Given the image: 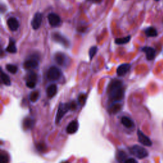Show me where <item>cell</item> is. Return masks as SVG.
Instances as JSON below:
<instances>
[{
  "label": "cell",
  "mask_w": 163,
  "mask_h": 163,
  "mask_svg": "<svg viewBox=\"0 0 163 163\" xmlns=\"http://www.w3.org/2000/svg\"><path fill=\"white\" fill-rule=\"evenodd\" d=\"M109 99L116 103L123 99L124 97V88L123 84L119 80H113L107 89Z\"/></svg>",
  "instance_id": "6da1fadb"
},
{
  "label": "cell",
  "mask_w": 163,
  "mask_h": 163,
  "mask_svg": "<svg viewBox=\"0 0 163 163\" xmlns=\"http://www.w3.org/2000/svg\"><path fill=\"white\" fill-rule=\"evenodd\" d=\"M76 108V104L75 102L70 103H60L56 115V122L58 124L60 120L63 119L64 115L70 110H75Z\"/></svg>",
  "instance_id": "7a4b0ae2"
},
{
  "label": "cell",
  "mask_w": 163,
  "mask_h": 163,
  "mask_svg": "<svg viewBox=\"0 0 163 163\" xmlns=\"http://www.w3.org/2000/svg\"><path fill=\"white\" fill-rule=\"evenodd\" d=\"M130 151L133 155L138 159L145 158L148 155L147 151L145 148L138 145H135L131 147L130 148Z\"/></svg>",
  "instance_id": "3957f363"
},
{
  "label": "cell",
  "mask_w": 163,
  "mask_h": 163,
  "mask_svg": "<svg viewBox=\"0 0 163 163\" xmlns=\"http://www.w3.org/2000/svg\"><path fill=\"white\" fill-rule=\"evenodd\" d=\"M47 77L50 81H56L58 80L61 77V72L57 67L52 66L48 70Z\"/></svg>",
  "instance_id": "277c9868"
},
{
  "label": "cell",
  "mask_w": 163,
  "mask_h": 163,
  "mask_svg": "<svg viewBox=\"0 0 163 163\" xmlns=\"http://www.w3.org/2000/svg\"><path fill=\"white\" fill-rule=\"evenodd\" d=\"M42 20H43V16L42 13L39 12L36 13L31 21L32 28L35 30L38 29L40 28V27L41 26V24H42Z\"/></svg>",
  "instance_id": "5b68a950"
},
{
  "label": "cell",
  "mask_w": 163,
  "mask_h": 163,
  "mask_svg": "<svg viewBox=\"0 0 163 163\" xmlns=\"http://www.w3.org/2000/svg\"><path fill=\"white\" fill-rule=\"evenodd\" d=\"M138 141L141 144H143L147 147H151L152 145V141L148 138V137L145 134L143 133V132L140 130H138Z\"/></svg>",
  "instance_id": "8992f818"
},
{
  "label": "cell",
  "mask_w": 163,
  "mask_h": 163,
  "mask_svg": "<svg viewBox=\"0 0 163 163\" xmlns=\"http://www.w3.org/2000/svg\"><path fill=\"white\" fill-rule=\"evenodd\" d=\"M48 20L50 25L52 27L58 26L61 24L60 17L54 13H50L48 16Z\"/></svg>",
  "instance_id": "52a82bcc"
},
{
  "label": "cell",
  "mask_w": 163,
  "mask_h": 163,
  "mask_svg": "<svg viewBox=\"0 0 163 163\" xmlns=\"http://www.w3.org/2000/svg\"><path fill=\"white\" fill-rule=\"evenodd\" d=\"M52 38L54 41H55V42L62 44L64 47H68L70 45L69 41L65 37H64L63 35H60V34L59 33H54L52 35Z\"/></svg>",
  "instance_id": "ba28073f"
},
{
  "label": "cell",
  "mask_w": 163,
  "mask_h": 163,
  "mask_svg": "<svg viewBox=\"0 0 163 163\" xmlns=\"http://www.w3.org/2000/svg\"><path fill=\"white\" fill-rule=\"evenodd\" d=\"M9 28L12 31H15L19 28V23L16 17H10L7 20Z\"/></svg>",
  "instance_id": "9c48e42d"
},
{
  "label": "cell",
  "mask_w": 163,
  "mask_h": 163,
  "mask_svg": "<svg viewBox=\"0 0 163 163\" xmlns=\"http://www.w3.org/2000/svg\"><path fill=\"white\" fill-rule=\"evenodd\" d=\"M79 124L77 120H73L66 127V132L68 134H74L78 130Z\"/></svg>",
  "instance_id": "30bf717a"
},
{
  "label": "cell",
  "mask_w": 163,
  "mask_h": 163,
  "mask_svg": "<svg viewBox=\"0 0 163 163\" xmlns=\"http://www.w3.org/2000/svg\"><path fill=\"white\" fill-rule=\"evenodd\" d=\"M142 51H144L146 54V57L147 60H153L155 56V50L152 47H145L142 49Z\"/></svg>",
  "instance_id": "8fae6325"
},
{
  "label": "cell",
  "mask_w": 163,
  "mask_h": 163,
  "mask_svg": "<svg viewBox=\"0 0 163 163\" xmlns=\"http://www.w3.org/2000/svg\"><path fill=\"white\" fill-rule=\"evenodd\" d=\"M131 68V65L130 64H122L120 65L117 69V73L119 76L122 77L124 76L129 71Z\"/></svg>",
  "instance_id": "7c38bea8"
},
{
  "label": "cell",
  "mask_w": 163,
  "mask_h": 163,
  "mask_svg": "<svg viewBox=\"0 0 163 163\" xmlns=\"http://www.w3.org/2000/svg\"><path fill=\"white\" fill-rule=\"evenodd\" d=\"M38 66V61L35 59H30L26 61L24 63V67L26 69L35 68Z\"/></svg>",
  "instance_id": "4fadbf2b"
},
{
  "label": "cell",
  "mask_w": 163,
  "mask_h": 163,
  "mask_svg": "<svg viewBox=\"0 0 163 163\" xmlns=\"http://www.w3.org/2000/svg\"><path fill=\"white\" fill-rule=\"evenodd\" d=\"M57 92V87L56 84H51L47 87V96L49 98H52L54 96H56Z\"/></svg>",
  "instance_id": "5bb4252c"
},
{
  "label": "cell",
  "mask_w": 163,
  "mask_h": 163,
  "mask_svg": "<svg viewBox=\"0 0 163 163\" xmlns=\"http://www.w3.org/2000/svg\"><path fill=\"white\" fill-rule=\"evenodd\" d=\"M6 51L10 53H13V54H15L17 52V47L16 45V42L12 38H10L9 44L8 47H6Z\"/></svg>",
  "instance_id": "9a60e30c"
},
{
  "label": "cell",
  "mask_w": 163,
  "mask_h": 163,
  "mask_svg": "<svg viewBox=\"0 0 163 163\" xmlns=\"http://www.w3.org/2000/svg\"><path fill=\"white\" fill-rule=\"evenodd\" d=\"M55 60L58 64L63 66L66 61V56L63 53H57L55 56Z\"/></svg>",
  "instance_id": "2e32d148"
},
{
  "label": "cell",
  "mask_w": 163,
  "mask_h": 163,
  "mask_svg": "<svg viewBox=\"0 0 163 163\" xmlns=\"http://www.w3.org/2000/svg\"><path fill=\"white\" fill-rule=\"evenodd\" d=\"M121 122L122 125L127 128H131L134 126L133 121L127 117H123L121 119Z\"/></svg>",
  "instance_id": "e0dca14e"
},
{
  "label": "cell",
  "mask_w": 163,
  "mask_h": 163,
  "mask_svg": "<svg viewBox=\"0 0 163 163\" xmlns=\"http://www.w3.org/2000/svg\"><path fill=\"white\" fill-rule=\"evenodd\" d=\"M145 35L148 37H155L158 35V31L153 27H150L148 28L145 31Z\"/></svg>",
  "instance_id": "ac0fdd59"
},
{
  "label": "cell",
  "mask_w": 163,
  "mask_h": 163,
  "mask_svg": "<svg viewBox=\"0 0 163 163\" xmlns=\"http://www.w3.org/2000/svg\"><path fill=\"white\" fill-rule=\"evenodd\" d=\"M131 40V36H127L124 38H116L115 40V43L117 45H122V44H126L130 42Z\"/></svg>",
  "instance_id": "d6986e66"
},
{
  "label": "cell",
  "mask_w": 163,
  "mask_h": 163,
  "mask_svg": "<svg viewBox=\"0 0 163 163\" xmlns=\"http://www.w3.org/2000/svg\"><path fill=\"white\" fill-rule=\"evenodd\" d=\"M1 78H2V81L5 85H11V82L10 80V78L9 77L8 75H6L5 73L3 71H2V74H1Z\"/></svg>",
  "instance_id": "ffe728a7"
},
{
  "label": "cell",
  "mask_w": 163,
  "mask_h": 163,
  "mask_svg": "<svg viewBox=\"0 0 163 163\" xmlns=\"http://www.w3.org/2000/svg\"><path fill=\"white\" fill-rule=\"evenodd\" d=\"M23 124L24 127L26 130H29V129H31L34 126V120L31 119L27 118L24 120Z\"/></svg>",
  "instance_id": "44dd1931"
},
{
  "label": "cell",
  "mask_w": 163,
  "mask_h": 163,
  "mask_svg": "<svg viewBox=\"0 0 163 163\" xmlns=\"http://www.w3.org/2000/svg\"><path fill=\"white\" fill-rule=\"evenodd\" d=\"M39 97H40L39 92L37 91H33L29 95V100L31 102H33V103H35V102L37 101V100L38 99Z\"/></svg>",
  "instance_id": "7402d4cb"
},
{
  "label": "cell",
  "mask_w": 163,
  "mask_h": 163,
  "mask_svg": "<svg viewBox=\"0 0 163 163\" xmlns=\"http://www.w3.org/2000/svg\"><path fill=\"white\" fill-rule=\"evenodd\" d=\"M6 69L7 70V71L12 74H16L17 73L18 71V68L17 66L13 65V64H7L6 66Z\"/></svg>",
  "instance_id": "603a6c76"
},
{
  "label": "cell",
  "mask_w": 163,
  "mask_h": 163,
  "mask_svg": "<svg viewBox=\"0 0 163 163\" xmlns=\"http://www.w3.org/2000/svg\"><path fill=\"white\" fill-rule=\"evenodd\" d=\"M120 108H121L120 105H119L117 103H113L110 107V111L112 113H117L120 111Z\"/></svg>",
  "instance_id": "cb8c5ba5"
},
{
  "label": "cell",
  "mask_w": 163,
  "mask_h": 163,
  "mask_svg": "<svg viewBox=\"0 0 163 163\" xmlns=\"http://www.w3.org/2000/svg\"><path fill=\"white\" fill-rule=\"evenodd\" d=\"M98 51V47L96 46L92 47L89 50V57L90 59L92 60L93 59V57H94V56L96 55V54Z\"/></svg>",
  "instance_id": "d4e9b609"
},
{
  "label": "cell",
  "mask_w": 163,
  "mask_h": 163,
  "mask_svg": "<svg viewBox=\"0 0 163 163\" xmlns=\"http://www.w3.org/2000/svg\"><path fill=\"white\" fill-rule=\"evenodd\" d=\"M9 159L6 154L2 153L0 154V163H9Z\"/></svg>",
  "instance_id": "484cf974"
},
{
  "label": "cell",
  "mask_w": 163,
  "mask_h": 163,
  "mask_svg": "<svg viewBox=\"0 0 163 163\" xmlns=\"http://www.w3.org/2000/svg\"><path fill=\"white\" fill-rule=\"evenodd\" d=\"M86 100V95L85 94H80L78 98V103L81 105H82L85 103Z\"/></svg>",
  "instance_id": "4316f807"
},
{
  "label": "cell",
  "mask_w": 163,
  "mask_h": 163,
  "mask_svg": "<svg viewBox=\"0 0 163 163\" xmlns=\"http://www.w3.org/2000/svg\"><path fill=\"white\" fill-rule=\"evenodd\" d=\"M36 80H37V75L34 72H31L28 75V81L35 82H36Z\"/></svg>",
  "instance_id": "83f0119b"
},
{
  "label": "cell",
  "mask_w": 163,
  "mask_h": 163,
  "mask_svg": "<svg viewBox=\"0 0 163 163\" xmlns=\"http://www.w3.org/2000/svg\"><path fill=\"white\" fill-rule=\"evenodd\" d=\"M26 85L28 87L30 88V89H33L36 86V82H31V81H26Z\"/></svg>",
  "instance_id": "f1b7e54d"
},
{
  "label": "cell",
  "mask_w": 163,
  "mask_h": 163,
  "mask_svg": "<svg viewBox=\"0 0 163 163\" xmlns=\"http://www.w3.org/2000/svg\"><path fill=\"white\" fill-rule=\"evenodd\" d=\"M124 163H138V162L137 161V160L133 158H130V159H126Z\"/></svg>",
  "instance_id": "f546056e"
},
{
  "label": "cell",
  "mask_w": 163,
  "mask_h": 163,
  "mask_svg": "<svg viewBox=\"0 0 163 163\" xmlns=\"http://www.w3.org/2000/svg\"><path fill=\"white\" fill-rule=\"evenodd\" d=\"M89 1H91L92 2H95V3H100L101 2V0H89Z\"/></svg>",
  "instance_id": "4dcf8cb0"
},
{
  "label": "cell",
  "mask_w": 163,
  "mask_h": 163,
  "mask_svg": "<svg viewBox=\"0 0 163 163\" xmlns=\"http://www.w3.org/2000/svg\"><path fill=\"white\" fill-rule=\"evenodd\" d=\"M155 1H157V2H158V1H159V0H155Z\"/></svg>",
  "instance_id": "1f68e13d"
},
{
  "label": "cell",
  "mask_w": 163,
  "mask_h": 163,
  "mask_svg": "<svg viewBox=\"0 0 163 163\" xmlns=\"http://www.w3.org/2000/svg\"><path fill=\"white\" fill-rule=\"evenodd\" d=\"M63 163H68V162H63Z\"/></svg>",
  "instance_id": "d6a6232c"
}]
</instances>
